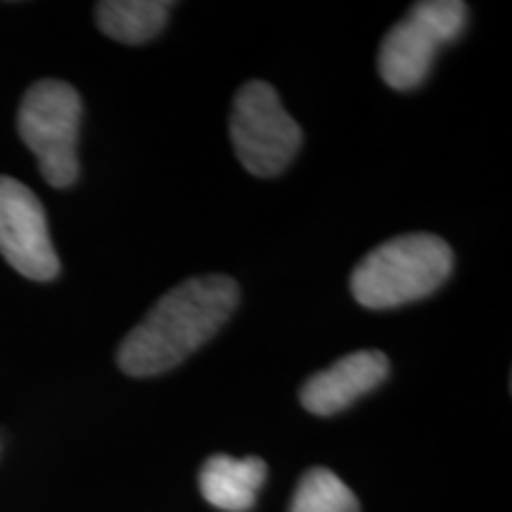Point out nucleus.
I'll list each match as a JSON object with an SVG mask.
<instances>
[{"instance_id": "6", "label": "nucleus", "mask_w": 512, "mask_h": 512, "mask_svg": "<svg viewBox=\"0 0 512 512\" xmlns=\"http://www.w3.org/2000/svg\"><path fill=\"white\" fill-rule=\"evenodd\" d=\"M0 254L29 280H53L60 273L41 200L10 176H0Z\"/></svg>"}, {"instance_id": "4", "label": "nucleus", "mask_w": 512, "mask_h": 512, "mask_svg": "<svg viewBox=\"0 0 512 512\" xmlns=\"http://www.w3.org/2000/svg\"><path fill=\"white\" fill-rule=\"evenodd\" d=\"M467 5L460 0H422L384 36L377 69L394 91H413L432 72L441 46L465 31Z\"/></svg>"}, {"instance_id": "1", "label": "nucleus", "mask_w": 512, "mask_h": 512, "mask_svg": "<svg viewBox=\"0 0 512 512\" xmlns=\"http://www.w3.org/2000/svg\"><path fill=\"white\" fill-rule=\"evenodd\" d=\"M238 299V283L228 275L183 280L128 332L117 354L119 368L131 377H152L176 368L228 323Z\"/></svg>"}, {"instance_id": "3", "label": "nucleus", "mask_w": 512, "mask_h": 512, "mask_svg": "<svg viewBox=\"0 0 512 512\" xmlns=\"http://www.w3.org/2000/svg\"><path fill=\"white\" fill-rule=\"evenodd\" d=\"M81 98L69 83L46 79L29 88L17 112L24 145L34 152L38 169L53 188H67L79 176Z\"/></svg>"}, {"instance_id": "10", "label": "nucleus", "mask_w": 512, "mask_h": 512, "mask_svg": "<svg viewBox=\"0 0 512 512\" xmlns=\"http://www.w3.org/2000/svg\"><path fill=\"white\" fill-rule=\"evenodd\" d=\"M290 512H361L358 498L328 467H311L299 479Z\"/></svg>"}, {"instance_id": "8", "label": "nucleus", "mask_w": 512, "mask_h": 512, "mask_svg": "<svg viewBox=\"0 0 512 512\" xmlns=\"http://www.w3.org/2000/svg\"><path fill=\"white\" fill-rule=\"evenodd\" d=\"M268 467L261 458L211 456L200 470V491L209 505L226 512L254 508L256 494L264 486Z\"/></svg>"}, {"instance_id": "9", "label": "nucleus", "mask_w": 512, "mask_h": 512, "mask_svg": "<svg viewBox=\"0 0 512 512\" xmlns=\"http://www.w3.org/2000/svg\"><path fill=\"white\" fill-rule=\"evenodd\" d=\"M174 3L166 0H105L95 8L98 27L105 36L128 46L152 41L164 29Z\"/></svg>"}, {"instance_id": "7", "label": "nucleus", "mask_w": 512, "mask_h": 512, "mask_svg": "<svg viewBox=\"0 0 512 512\" xmlns=\"http://www.w3.org/2000/svg\"><path fill=\"white\" fill-rule=\"evenodd\" d=\"M387 375V356L377 349H361L309 377L299 392V399L309 413L328 418V415L342 413L363 394L380 387Z\"/></svg>"}, {"instance_id": "2", "label": "nucleus", "mask_w": 512, "mask_h": 512, "mask_svg": "<svg viewBox=\"0 0 512 512\" xmlns=\"http://www.w3.org/2000/svg\"><path fill=\"white\" fill-rule=\"evenodd\" d=\"M453 271V252L432 233L399 235L382 242L351 273V294L373 311L430 297Z\"/></svg>"}, {"instance_id": "5", "label": "nucleus", "mask_w": 512, "mask_h": 512, "mask_svg": "<svg viewBox=\"0 0 512 512\" xmlns=\"http://www.w3.org/2000/svg\"><path fill=\"white\" fill-rule=\"evenodd\" d=\"M230 140L249 174L273 178L283 174L297 155L302 128L285 112L271 83L249 81L235 95Z\"/></svg>"}]
</instances>
